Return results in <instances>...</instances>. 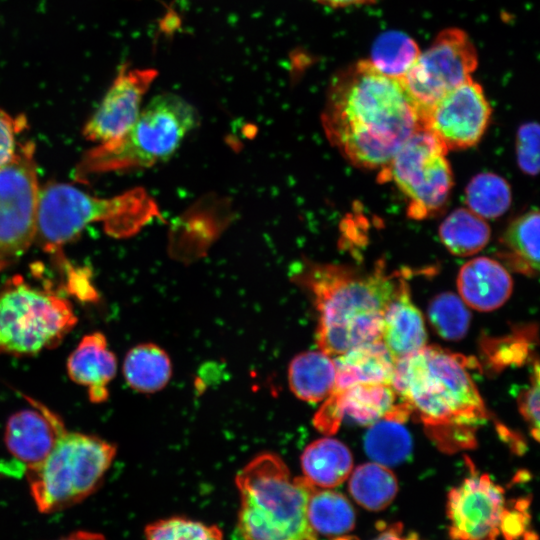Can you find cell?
<instances>
[{
    "instance_id": "40",
    "label": "cell",
    "mask_w": 540,
    "mask_h": 540,
    "mask_svg": "<svg viewBox=\"0 0 540 540\" xmlns=\"http://www.w3.org/2000/svg\"><path fill=\"white\" fill-rule=\"evenodd\" d=\"M333 540H359V539L356 537H351V536H340V537H336Z\"/></svg>"
},
{
    "instance_id": "18",
    "label": "cell",
    "mask_w": 540,
    "mask_h": 540,
    "mask_svg": "<svg viewBox=\"0 0 540 540\" xmlns=\"http://www.w3.org/2000/svg\"><path fill=\"white\" fill-rule=\"evenodd\" d=\"M457 288L466 305L488 312L501 307L509 299L513 281L508 270L497 260L476 257L460 268Z\"/></svg>"
},
{
    "instance_id": "37",
    "label": "cell",
    "mask_w": 540,
    "mask_h": 540,
    "mask_svg": "<svg viewBox=\"0 0 540 540\" xmlns=\"http://www.w3.org/2000/svg\"><path fill=\"white\" fill-rule=\"evenodd\" d=\"M373 540H420L414 532H405L401 523H394L382 528Z\"/></svg>"
},
{
    "instance_id": "29",
    "label": "cell",
    "mask_w": 540,
    "mask_h": 540,
    "mask_svg": "<svg viewBox=\"0 0 540 540\" xmlns=\"http://www.w3.org/2000/svg\"><path fill=\"white\" fill-rule=\"evenodd\" d=\"M364 449L375 463L394 466L409 457L412 439L401 422L383 418L370 425L364 437Z\"/></svg>"
},
{
    "instance_id": "14",
    "label": "cell",
    "mask_w": 540,
    "mask_h": 540,
    "mask_svg": "<svg viewBox=\"0 0 540 540\" xmlns=\"http://www.w3.org/2000/svg\"><path fill=\"white\" fill-rule=\"evenodd\" d=\"M157 75L154 68L123 65L99 107L85 124L84 137L102 144L125 134L136 122L143 98Z\"/></svg>"
},
{
    "instance_id": "1",
    "label": "cell",
    "mask_w": 540,
    "mask_h": 540,
    "mask_svg": "<svg viewBox=\"0 0 540 540\" xmlns=\"http://www.w3.org/2000/svg\"><path fill=\"white\" fill-rule=\"evenodd\" d=\"M324 132L352 164L384 169L421 127L418 110L400 80L360 60L332 78L324 110Z\"/></svg>"
},
{
    "instance_id": "34",
    "label": "cell",
    "mask_w": 540,
    "mask_h": 540,
    "mask_svg": "<svg viewBox=\"0 0 540 540\" xmlns=\"http://www.w3.org/2000/svg\"><path fill=\"white\" fill-rule=\"evenodd\" d=\"M516 158L526 175L536 176L539 170V126L536 122L522 124L516 135Z\"/></svg>"
},
{
    "instance_id": "4",
    "label": "cell",
    "mask_w": 540,
    "mask_h": 540,
    "mask_svg": "<svg viewBox=\"0 0 540 540\" xmlns=\"http://www.w3.org/2000/svg\"><path fill=\"white\" fill-rule=\"evenodd\" d=\"M240 492L238 529L244 540H317L307 518L316 487L292 477L275 453L263 452L236 476Z\"/></svg>"
},
{
    "instance_id": "12",
    "label": "cell",
    "mask_w": 540,
    "mask_h": 540,
    "mask_svg": "<svg viewBox=\"0 0 540 540\" xmlns=\"http://www.w3.org/2000/svg\"><path fill=\"white\" fill-rule=\"evenodd\" d=\"M463 481L447 497L448 532L452 540H497L505 495L488 474H479L472 463Z\"/></svg>"
},
{
    "instance_id": "28",
    "label": "cell",
    "mask_w": 540,
    "mask_h": 540,
    "mask_svg": "<svg viewBox=\"0 0 540 540\" xmlns=\"http://www.w3.org/2000/svg\"><path fill=\"white\" fill-rule=\"evenodd\" d=\"M420 52L412 37L401 31L390 30L374 40L368 61L381 74L400 80Z\"/></svg>"
},
{
    "instance_id": "15",
    "label": "cell",
    "mask_w": 540,
    "mask_h": 540,
    "mask_svg": "<svg viewBox=\"0 0 540 540\" xmlns=\"http://www.w3.org/2000/svg\"><path fill=\"white\" fill-rule=\"evenodd\" d=\"M397 400L394 388L386 383L357 384L333 391L316 413L314 425L326 435L335 433L345 417L370 426L387 417Z\"/></svg>"
},
{
    "instance_id": "24",
    "label": "cell",
    "mask_w": 540,
    "mask_h": 540,
    "mask_svg": "<svg viewBox=\"0 0 540 540\" xmlns=\"http://www.w3.org/2000/svg\"><path fill=\"white\" fill-rule=\"evenodd\" d=\"M123 375L133 390L141 393L157 392L163 389L171 378V361L158 345L139 344L127 352Z\"/></svg>"
},
{
    "instance_id": "19",
    "label": "cell",
    "mask_w": 540,
    "mask_h": 540,
    "mask_svg": "<svg viewBox=\"0 0 540 540\" xmlns=\"http://www.w3.org/2000/svg\"><path fill=\"white\" fill-rule=\"evenodd\" d=\"M117 359L101 332L85 335L67 359V372L76 384L87 387L93 403L108 399V384L115 377Z\"/></svg>"
},
{
    "instance_id": "16",
    "label": "cell",
    "mask_w": 540,
    "mask_h": 540,
    "mask_svg": "<svg viewBox=\"0 0 540 540\" xmlns=\"http://www.w3.org/2000/svg\"><path fill=\"white\" fill-rule=\"evenodd\" d=\"M31 403L33 409H23L10 416L4 434L8 451L26 469L43 462L65 430L58 415L35 400Z\"/></svg>"
},
{
    "instance_id": "39",
    "label": "cell",
    "mask_w": 540,
    "mask_h": 540,
    "mask_svg": "<svg viewBox=\"0 0 540 540\" xmlns=\"http://www.w3.org/2000/svg\"><path fill=\"white\" fill-rule=\"evenodd\" d=\"M60 540H105L104 536L94 532L77 531Z\"/></svg>"
},
{
    "instance_id": "36",
    "label": "cell",
    "mask_w": 540,
    "mask_h": 540,
    "mask_svg": "<svg viewBox=\"0 0 540 540\" xmlns=\"http://www.w3.org/2000/svg\"><path fill=\"white\" fill-rule=\"evenodd\" d=\"M531 383L518 397L519 410L529 425L532 436L539 439V365L535 361Z\"/></svg>"
},
{
    "instance_id": "38",
    "label": "cell",
    "mask_w": 540,
    "mask_h": 540,
    "mask_svg": "<svg viewBox=\"0 0 540 540\" xmlns=\"http://www.w3.org/2000/svg\"><path fill=\"white\" fill-rule=\"evenodd\" d=\"M322 5L332 8H343L355 5H366L375 3L378 0H314Z\"/></svg>"
},
{
    "instance_id": "31",
    "label": "cell",
    "mask_w": 540,
    "mask_h": 540,
    "mask_svg": "<svg viewBox=\"0 0 540 540\" xmlns=\"http://www.w3.org/2000/svg\"><path fill=\"white\" fill-rule=\"evenodd\" d=\"M428 318L439 336L456 341L466 335L471 314L460 297L451 292H444L430 301Z\"/></svg>"
},
{
    "instance_id": "13",
    "label": "cell",
    "mask_w": 540,
    "mask_h": 540,
    "mask_svg": "<svg viewBox=\"0 0 540 540\" xmlns=\"http://www.w3.org/2000/svg\"><path fill=\"white\" fill-rule=\"evenodd\" d=\"M490 116L481 85L470 78L437 100L421 117V126L447 149H465L480 141Z\"/></svg>"
},
{
    "instance_id": "35",
    "label": "cell",
    "mask_w": 540,
    "mask_h": 540,
    "mask_svg": "<svg viewBox=\"0 0 540 540\" xmlns=\"http://www.w3.org/2000/svg\"><path fill=\"white\" fill-rule=\"evenodd\" d=\"M26 127L27 120L23 115L13 117L0 109V167L14 157L19 144L17 136Z\"/></svg>"
},
{
    "instance_id": "22",
    "label": "cell",
    "mask_w": 540,
    "mask_h": 540,
    "mask_svg": "<svg viewBox=\"0 0 540 540\" xmlns=\"http://www.w3.org/2000/svg\"><path fill=\"white\" fill-rule=\"evenodd\" d=\"M333 358L322 351L296 355L290 362L288 381L295 396L309 403L324 401L335 387Z\"/></svg>"
},
{
    "instance_id": "10",
    "label": "cell",
    "mask_w": 540,
    "mask_h": 540,
    "mask_svg": "<svg viewBox=\"0 0 540 540\" xmlns=\"http://www.w3.org/2000/svg\"><path fill=\"white\" fill-rule=\"evenodd\" d=\"M39 186L35 144L19 143L0 167V268L22 256L36 238Z\"/></svg>"
},
{
    "instance_id": "17",
    "label": "cell",
    "mask_w": 540,
    "mask_h": 540,
    "mask_svg": "<svg viewBox=\"0 0 540 540\" xmlns=\"http://www.w3.org/2000/svg\"><path fill=\"white\" fill-rule=\"evenodd\" d=\"M380 341L395 362L426 346L424 319L411 300L405 278L383 312Z\"/></svg>"
},
{
    "instance_id": "9",
    "label": "cell",
    "mask_w": 540,
    "mask_h": 540,
    "mask_svg": "<svg viewBox=\"0 0 540 540\" xmlns=\"http://www.w3.org/2000/svg\"><path fill=\"white\" fill-rule=\"evenodd\" d=\"M447 151L432 132L421 126L382 169L381 178L393 180L407 196L409 217L424 219L446 203L453 186Z\"/></svg>"
},
{
    "instance_id": "20",
    "label": "cell",
    "mask_w": 540,
    "mask_h": 540,
    "mask_svg": "<svg viewBox=\"0 0 540 540\" xmlns=\"http://www.w3.org/2000/svg\"><path fill=\"white\" fill-rule=\"evenodd\" d=\"M336 377L333 391L357 384H391L395 361L380 340L356 346L333 357Z\"/></svg>"
},
{
    "instance_id": "6",
    "label": "cell",
    "mask_w": 540,
    "mask_h": 540,
    "mask_svg": "<svg viewBox=\"0 0 540 540\" xmlns=\"http://www.w3.org/2000/svg\"><path fill=\"white\" fill-rule=\"evenodd\" d=\"M199 124L196 109L173 93L153 97L133 126L118 139L87 151L76 168V177L147 168L169 159Z\"/></svg>"
},
{
    "instance_id": "33",
    "label": "cell",
    "mask_w": 540,
    "mask_h": 540,
    "mask_svg": "<svg viewBox=\"0 0 540 540\" xmlns=\"http://www.w3.org/2000/svg\"><path fill=\"white\" fill-rule=\"evenodd\" d=\"M530 498H519L505 504L499 530L505 540H538L531 528Z\"/></svg>"
},
{
    "instance_id": "26",
    "label": "cell",
    "mask_w": 540,
    "mask_h": 540,
    "mask_svg": "<svg viewBox=\"0 0 540 540\" xmlns=\"http://www.w3.org/2000/svg\"><path fill=\"white\" fill-rule=\"evenodd\" d=\"M397 491L398 483L393 472L375 462L356 467L349 480L350 494L369 511L385 509L394 500Z\"/></svg>"
},
{
    "instance_id": "23",
    "label": "cell",
    "mask_w": 540,
    "mask_h": 540,
    "mask_svg": "<svg viewBox=\"0 0 540 540\" xmlns=\"http://www.w3.org/2000/svg\"><path fill=\"white\" fill-rule=\"evenodd\" d=\"M539 211L531 209L510 223L500 242V257L514 271L529 277L539 271Z\"/></svg>"
},
{
    "instance_id": "21",
    "label": "cell",
    "mask_w": 540,
    "mask_h": 540,
    "mask_svg": "<svg viewBox=\"0 0 540 540\" xmlns=\"http://www.w3.org/2000/svg\"><path fill=\"white\" fill-rule=\"evenodd\" d=\"M353 466L348 447L334 438L310 443L301 455L304 477L315 487L333 488L342 484Z\"/></svg>"
},
{
    "instance_id": "41",
    "label": "cell",
    "mask_w": 540,
    "mask_h": 540,
    "mask_svg": "<svg viewBox=\"0 0 540 540\" xmlns=\"http://www.w3.org/2000/svg\"><path fill=\"white\" fill-rule=\"evenodd\" d=\"M0 270H2V269L0 268Z\"/></svg>"
},
{
    "instance_id": "5",
    "label": "cell",
    "mask_w": 540,
    "mask_h": 540,
    "mask_svg": "<svg viewBox=\"0 0 540 540\" xmlns=\"http://www.w3.org/2000/svg\"><path fill=\"white\" fill-rule=\"evenodd\" d=\"M147 193L133 189L111 198H98L65 183H48L39 190L36 238L45 251L55 252L93 222L116 238L128 237L157 216Z\"/></svg>"
},
{
    "instance_id": "25",
    "label": "cell",
    "mask_w": 540,
    "mask_h": 540,
    "mask_svg": "<svg viewBox=\"0 0 540 540\" xmlns=\"http://www.w3.org/2000/svg\"><path fill=\"white\" fill-rule=\"evenodd\" d=\"M491 230L487 222L466 208L451 212L439 227V237L445 248L455 256H471L489 242Z\"/></svg>"
},
{
    "instance_id": "32",
    "label": "cell",
    "mask_w": 540,
    "mask_h": 540,
    "mask_svg": "<svg viewBox=\"0 0 540 540\" xmlns=\"http://www.w3.org/2000/svg\"><path fill=\"white\" fill-rule=\"evenodd\" d=\"M146 540H224L222 531L183 517L155 521L145 529Z\"/></svg>"
},
{
    "instance_id": "27",
    "label": "cell",
    "mask_w": 540,
    "mask_h": 540,
    "mask_svg": "<svg viewBox=\"0 0 540 540\" xmlns=\"http://www.w3.org/2000/svg\"><path fill=\"white\" fill-rule=\"evenodd\" d=\"M307 518L315 533L327 536L351 531L356 520L354 508L344 495L317 489L309 498Z\"/></svg>"
},
{
    "instance_id": "30",
    "label": "cell",
    "mask_w": 540,
    "mask_h": 540,
    "mask_svg": "<svg viewBox=\"0 0 540 540\" xmlns=\"http://www.w3.org/2000/svg\"><path fill=\"white\" fill-rule=\"evenodd\" d=\"M465 197L469 210L483 219L502 216L512 201L509 183L490 172L474 176L466 187Z\"/></svg>"
},
{
    "instance_id": "11",
    "label": "cell",
    "mask_w": 540,
    "mask_h": 540,
    "mask_svg": "<svg viewBox=\"0 0 540 540\" xmlns=\"http://www.w3.org/2000/svg\"><path fill=\"white\" fill-rule=\"evenodd\" d=\"M477 64L475 46L469 36L458 28L440 32L432 44L420 52L400 79L418 110L420 122L437 100L472 78Z\"/></svg>"
},
{
    "instance_id": "3",
    "label": "cell",
    "mask_w": 540,
    "mask_h": 540,
    "mask_svg": "<svg viewBox=\"0 0 540 540\" xmlns=\"http://www.w3.org/2000/svg\"><path fill=\"white\" fill-rule=\"evenodd\" d=\"M289 275L311 296L318 312L316 342L331 357L380 340L383 312L405 278L387 273L382 261L363 273L306 259L294 262Z\"/></svg>"
},
{
    "instance_id": "7",
    "label": "cell",
    "mask_w": 540,
    "mask_h": 540,
    "mask_svg": "<svg viewBox=\"0 0 540 540\" xmlns=\"http://www.w3.org/2000/svg\"><path fill=\"white\" fill-rule=\"evenodd\" d=\"M116 445L66 429L39 465L27 469L31 496L42 513L76 504L94 493L108 471Z\"/></svg>"
},
{
    "instance_id": "8",
    "label": "cell",
    "mask_w": 540,
    "mask_h": 540,
    "mask_svg": "<svg viewBox=\"0 0 540 540\" xmlns=\"http://www.w3.org/2000/svg\"><path fill=\"white\" fill-rule=\"evenodd\" d=\"M76 323L67 299L20 277L0 291V353L28 356L53 348Z\"/></svg>"
},
{
    "instance_id": "2",
    "label": "cell",
    "mask_w": 540,
    "mask_h": 540,
    "mask_svg": "<svg viewBox=\"0 0 540 540\" xmlns=\"http://www.w3.org/2000/svg\"><path fill=\"white\" fill-rule=\"evenodd\" d=\"M470 361L438 346H424L395 362L391 385L431 439L446 452L474 447L488 413L469 373Z\"/></svg>"
}]
</instances>
